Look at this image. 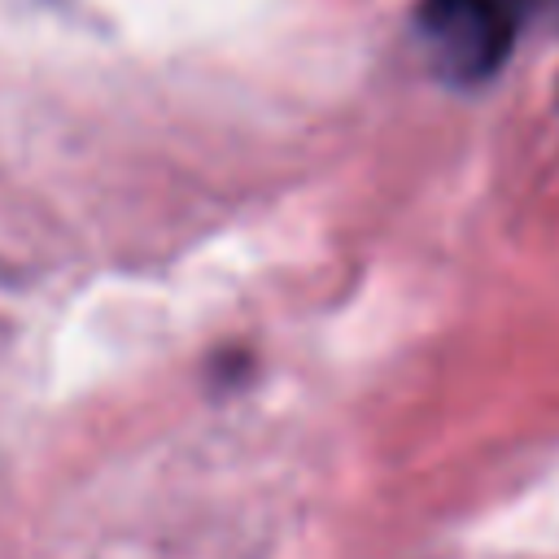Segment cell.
<instances>
[{
    "mask_svg": "<svg viewBox=\"0 0 559 559\" xmlns=\"http://www.w3.org/2000/svg\"><path fill=\"white\" fill-rule=\"evenodd\" d=\"M533 9L537 0H419L415 31L445 83L480 87L502 70Z\"/></svg>",
    "mask_w": 559,
    "mask_h": 559,
    "instance_id": "1",
    "label": "cell"
}]
</instances>
